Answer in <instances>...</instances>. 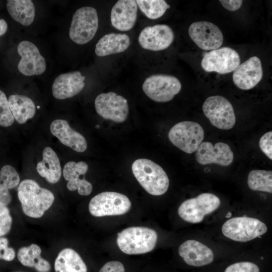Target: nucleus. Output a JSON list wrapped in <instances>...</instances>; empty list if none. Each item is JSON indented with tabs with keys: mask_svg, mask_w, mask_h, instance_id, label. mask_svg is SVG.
<instances>
[{
	"mask_svg": "<svg viewBox=\"0 0 272 272\" xmlns=\"http://www.w3.org/2000/svg\"><path fill=\"white\" fill-rule=\"evenodd\" d=\"M17 194L24 213L33 218L41 217L54 200L51 191L32 179H25L19 183Z\"/></svg>",
	"mask_w": 272,
	"mask_h": 272,
	"instance_id": "f257e3e1",
	"label": "nucleus"
},
{
	"mask_svg": "<svg viewBox=\"0 0 272 272\" xmlns=\"http://www.w3.org/2000/svg\"><path fill=\"white\" fill-rule=\"evenodd\" d=\"M132 173L140 185L153 195H161L167 191L168 177L158 164L147 159L135 160L131 166Z\"/></svg>",
	"mask_w": 272,
	"mask_h": 272,
	"instance_id": "f03ea898",
	"label": "nucleus"
},
{
	"mask_svg": "<svg viewBox=\"0 0 272 272\" xmlns=\"http://www.w3.org/2000/svg\"><path fill=\"white\" fill-rule=\"evenodd\" d=\"M158 239L157 232L145 227H130L118 233L116 242L120 250L127 254H140L151 251Z\"/></svg>",
	"mask_w": 272,
	"mask_h": 272,
	"instance_id": "7ed1b4c3",
	"label": "nucleus"
},
{
	"mask_svg": "<svg viewBox=\"0 0 272 272\" xmlns=\"http://www.w3.org/2000/svg\"><path fill=\"white\" fill-rule=\"evenodd\" d=\"M267 231L265 224L254 218L237 217L226 221L222 227V232L226 237L237 242L252 240Z\"/></svg>",
	"mask_w": 272,
	"mask_h": 272,
	"instance_id": "20e7f679",
	"label": "nucleus"
},
{
	"mask_svg": "<svg viewBox=\"0 0 272 272\" xmlns=\"http://www.w3.org/2000/svg\"><path fill=\"white\" fill-rule=\"evenodd\" d=\"M98 25L96 10L92 7H81L73 16L69 30L70 38L78 44H86L95 35Z\"/></svg>",
	"mask_w": 272,
	"mask_h": 272,
	"instance_id": "39448f33",
	"label": "nucleus"
},
{
	"mask_svg": "<svg viewBox=\"0 0 272 272\" xmlns=\"http://www.w3.org/2000/svg\"><path fill=\"white\" fill-rule=\"evenodd\" d=\"M221 200L211 193H202L195 197L184 200L178 209L179 217L184 221L196 224L202 222L205 216L216 211Z\"/></svg>",
	"mask_w": 272,
	"mask_h": 272,
	"instance_id": "423d86ee",
	"label": "nucleus"
},
{
	"mask_svg": "<svg viewBox=\"0 0 272 272\" xmlns=\"http://www.w3.org/2000/svg\"><path fill=\"white\" fill-rule=\"evenodd\" d=\"M131 206L126 195L116 192L105 191L94 196L89 204L90 214L95 217L123 215Z\"/></svg>",
	"mask_w": 272,
	"mask_h": 272,
	"instance_id": "0eeeda50",
	"label": "nucleus"
},
{
	"mask_svg": "<svg viewBox=\"0 0 272 272\" xmlns=\"http://www.w3.org/2000/svg\"><path fill=\"white\" fill-rule=\"evenodd\" d=\"M202 127L197 122L184 121L175 124L168 132V138L175 146L191 154L196 151L204 138Z\"/></svg>",
	"mask_w": 272,
	"mask_h": 272,
	"instance_id": "6e6552de",
	"label": "nucleus"
},
{
	"mask_svg": "<svg viewBox=\"0 0 272 272\" xmlns=\"http://www.w3.org/2000/svg\"><path fill=\"white\" fill-rule=\"evenodd\" d=\"M202 108L211 124L218 128L228 130L235 125L234 108L225 97L220 95L210 96L206 99Z\"/></svg>",
	"mask_w": 272,
	"mask_h": 272,
	"instance_id": "1a4fd4ad",
	"label": "nucleus"
},
{
	"mask_svg": "<svg viewBox=\"0 0 272 272\" xmlns=\"http://www.w3.org/2000/svg\"><path fill=\"white\" fill-rule=\"evenodd\" d=\"M143 90L153 101L167 102L172 100L181 89V84L176 77L168 75H153L144 81Z\"/></svg>",
	"mask_w": 272,
	"mask_h": 272,
	"instance_id": "9d476101",
	"label": "nucleus"
},
{
	"mask_svg": "<svg viewBox=\"0 0 272 272\" xmlns=\"http://www.w3.org/2000/svg\"><path fill=\"white\" fill-rule=\"evenodd\" d=\"M95 108L103 118L118 123L127 119L129 111L127 100L113 92L98 95L95 100Z\"/></svg>",
	"mask_w": 272,
	"mask_h": 272,
	"instance_id": "9b49d317",
	"label": "nucleus"
},
{
	"mask_svg": "<svg viewBox=\"0 0 272 272\" xmlns=\"http://www.w3.org/2000/svg\"><path fill=\"white\" fill-rule=\"evenodd\" d=\"M240 62V58L236 50L224 47L206 53L201 61V65L207 72L225 74L233 72Z\"/></svg>",
	"mask_w": 272,
	"mask_h": 272,
	"instance_id": "f8f14e48",
	"label": "nucleus"
},
{
	"mask_svg": "<svg viewBox=\"0 0 272 272\" xmlns=\"http://www.w3.org/2000/svg\"><path fill=\"white\" fill-rule=\"evenodd\" d=\"M188 34L195 44L205 50L218 49L224 40L220 28L214 23L208 21L192 23L188 28Z\"/></svg>",
	"mask_w": 272,
	"mask_h": 272,
	"instance_id": "ddd939ff",
	"label": "nucleus"
},
{
	"mask_svg": "<svg viewBox=\"0 0 272 272\" xmlns=\"http://www.w3.org/2000/svg\"><path fill=\"white\" fill-rule=\"evenodd\" d=\"M18 53L21 59L18 64V71L26 76L40 75L45 71V58L37 47L32 42L24 40L18 44Z\"/></svg>",
	"mask_w": 272,
	"mask_h": 272,
	"instance_id": "4468645a",
	"label": "nucleus"
},
{
	"mask_svg": "<svg viewBox=\"0 0 272 272\" xmlns=\"http://www.w3.org/2000/svg\"><path fill=\"white\" fill-rule=\"evenodd\" d=\"M174 38V32L169 26L157 24L143 29L140 33L138 40L143 48L157 51L169 47Z\"/></svg>",
	"mask_w": 272,
	"mask_h": 272,
	"instance_id": "2eb2a0df",
	"label": "nucleus"
},
{
	"mask_svg": "<svg viewBox=\"0 0 272 272\" xmlns=\"http://www.w3.org/2000/svg\"><path fill=\"white\" fill-rule=\"evenodd\" d=\"M195 158L201 165L214 163L227 166L233 162L234 154L230 146L226 143L219 142L214 146L209 142H204L195 151Z\"/></svg>",
	"mask_w": 272,
	"mask_h": 272,
	"instance_id": "dca6fc26",
	"label": "nucleus"
},
{
	"mask_svg": "<svg viewBox=\"0 0 272 272\" xmlns=\"http://www.w3.org/2000/svg\"><path fill=\"white\" fill-rule=\"evenodd\" d=\"M263 70L261 62L257 56H252L239 64L233 71L234 84L244 90L254 88L262 79Z\"/></svg>",
	"mask_w": 272,
	"mask_h": 272,
	"instance_id": "f3484780",
	"label": "nucleus"
},
{
	"mask_svg": "<svg viewBox=\"0 0 272 272\" xmlns=\"http://www.w3.org/2000/svg\"><path fill=\"white\" fill-rule=\"evenodd\" d=\"M178 254L188 265L202 266L212 263L214 254L211 248L195 240H187L178 248Z\"/></svg>",
	"mask_w": 272,
	"mask_h": 272,
	"instance_id": "a211bd4d",
	"label": "nucleus"
},
{
	"mask_svg": "<svg viewBox=\"0 0 272 272\" xmlns=\"http://www.w3.org/2000/svg\"><path fill=\"white\" fill-rule=\"evenodd\" d=\"M85 77L79 71L59 75L52 86L53 96L58 99H65L79 94L85 85Z\"/></svg>",
	"mask_w": 272,
	"mask_h": 272,
	"instance_id": "6ab92c4d",
	"label": "nucleus"
},
{
	"mask_svg": "<svg viewBox=\"0 0 272 272\" xmlns=\"http://www.w3.org/2000/svg\"><path fill=\"white\" fill-rule=\"evenodd\" d=\"M88 166L84 161L78 163L70 161L66 163L63 169L64 178L68 181L66 184L67 189L70 191L78 190L81 195L87 196L89 195L93 189L92 184L86 180L84 177L87 172Z\"/></svg>",
	"mask_w": 272,
	"mask_h": 272,
	"instance_id": "aec40b11",
	"label": "nucleus"
},
{
	"mask_svg": "<svg viewBox=\"0 0 272 272\" xmlns=\"http://www.w3.org/2000/svg\"><path fill=\"white\" fill-rule=\"evenodd\" d=\"M138 5L134 0H119L113 6L110 14L112 25L117 30L127 31L135 24Z\"/></svg>",
	"mask_w": 272,
	"mask_h": 272,
	"instance_id": "412c9836",
	"label": "nucleus"
},
{
	"mask_svg": "<svg viewBox=\"0 0 272 272\" xmlns=\"http://www.w3.org/2000/svg\"><path fill=\"white\" fill-rule=\"evenodd\" d=\"M51 133L61 144L77 152H83L87 148L85 138L80 133L73 130L64 119H55L50 125Z\"/></svg>",
	"mask_w": 272,
	"mask_h": 272,
	"instance_id": "4be33fe9",
	"label": "nucleus"
},
{
	"mask_svg": "<svg viewBox=\"0 0 272 272\" xmlns=\"http://www.w3.org/2000/svg\"><path fill=\"white\" fill-rule=\"evenodd\" d=\"M130 44L126 34L111 33L102 37L95 46V52L99 56H105L125 51Z\"/></svg>",
	"mask_w": 272,
	"mask_h": 272,
	"instance_id": "5701e85b",
	"label": "nucleus"
},
{
	"mask_svg": "<svg viewBox=\"0 0 272 272\" xmlns=\"http://www.w3.org/2000/svg\"><path fill=\"white\" fill-rule=\"evenodd\" d=\"M38 174L50 183L57 182L61 175V168L59 158L53 149L45 147L42 152V160L37 163Z\"/></svg>",
	"mask_w": 272,
	"mask_h": 272,
	"instance_id": "b1692460",
	"label": "nucleus"
},
{
	"mask_svg": "<svg viewBox=\"0 0 272 272\" xmlns=\"http://www.w3.org/2000/svg\"><path fill=\"white\" fill-rule=\"evenodd\" d=\"M55 272H87V266L74 250L66 248L58 254L54 262Z\"/></svg>",
	"mask_w": 272,
	"mask_h": 272,
	"instance_id": "393cba45",
	"label": "nucleus"
},
{
	"mask_svg": "<svg viewBox=\"0 0 272 272\" xmlns=\"http://www.w3.org/2000/svg\"><path fill=\"white\" fill-rule=\"evenodd\" d=\"M41 249L37 244L20 248L17 253L19 261L23 265L34 267L38 272H49L51 265L49 262L41 257Z\"/></svg>",
	"mask_w": 272,
	"mask_h": 272,
	"instance_id": "a878e982",
	"label": "nucleus"
},
{
	"mask_svg": "<svg viewBox=\"0 0 272 272\" xmlns=\"http://www.w3.org/2000/svg\"><path fill=\"white\" fill-rule=\"evenodd\" d=\"M8 102L14 119L20 124L24 123L35 114L34 103L25 95H12L9 97Z\"/></svg>",
	"mask_w": 272,
	"mask_h": 272,
	"instance_id": "bb28decb",
	"label": "nucleus"
},
{
	"mask_svg": "<svg viewBox=\"0 0 272 272\" xmlns=\"http://www.w3.org/2000/svg\"><path fill=\"white\" fill-rule=\"evenodd\" d=\"M7 8L12 18L23 26L30 25L34 20L35 8L31 0H8Z\"/></svg>",
	"mask_w": 272,
	"mask_h": 272,
	"instance_id": "cd10ccee",
	"label": "nucleus"
},
{
	"mask_svg": "<svg viewBox=\"0 0 272 272\" xmlns=\"http://www.w3.org/2000/svg\"><path fill=\"white\" fill-rule=\"evenodd\" d=\"M20 177L16 169L12 166L6 165L0 171V205L8 206L12 200L10 189L19 184Z\"/></svg>",
	"mask_w": 272,
	"mask_h": 272,
	"instance_id": "c85d7f7f",
	"label": "nucleus"
},
{
	"mask_svg": "<svg viewBox=\"0 0 272 272\" xmlns=\"http://www.w3.org/2000/svg\"><path fill=\"white\" fill-rule=\"evenodd\" d=\"M249 188L254 191L272 192V172L264 170L251 171L247 178Z\"/></svg>",
	"mask_w": 272,
	"mask_h": 272,
	"instance_id": "c756f323",
	"label": "nucleus"
},
{
	"mask_svg": "<svg viewBox=\"0 0 272 272\" xmlns=\"http://www.w3.org/2000/svg\"><path fill=\"white\" fill-rule=\"evenodd\" d=\"M138 7L150 19H157L161 17L168 9L170 8L164 0H137Z\"/></svg>",
	"mask_w": 272,
	"mask_h": 272,
	"instance_id": "7c9ffc66",
	"label": "nucleus"
},
{
	"mask_svg": "<svg viewBox=\"0 0 272 272\" xmlns=\"http://www.w3.org/2000/svg\"><path fill=\"white\" fill-rule=\"evenodd\" d=\"M14 118L5 94L0 90V126H10L13 124Z\"/></svg>",
	"mask_w": 272,
	"mask_h": 272,
	"instance_id": "2f4dec72",
	"label": "nucleus"
},
{
	"mask_svg": "<svg viewBox=\"0 0 272 272\" xmlns=\"http://www.w3.org/2000/svg\"><path fill=\"white\" fill-rule=\"evenodd\" d=\"M12 224V218L9 209L0 205V237L9 232Z\"/></svg>",
	"mask_w": 272,
	"mask_h": 272,
	"instance_id": "473e14b6",
	"label": "nucleus"
},
{
	"mask_svg": "<svg viewBox=\"0 0 272 272\" xmlns=\"http://www.w3.org/2000/svg\"><path fill=\"white\" fill-rule=\"evenodd\" d=\"M224 272H259L256 264L249 261L235 262L228 266Z\"/></svg>",
	"mask_w": 272,
	"mask_h": 272,
	"instance_id": "72a5a7b5",
	"label": "nucleus"
},
{
	"mask_svg": "<svg viewBox=\"0 0 272 272\" xmlns=\"http://www.w3.org/2000/svg\"><path fill=\"white\" fill-rule=\"evenodd\" d=\"M9 241L7 238L0 237V259L10 261L15 257V251L12 247L8 246Z\"/></svg>",
	"mask_w": 272,
	"mask_h": 272,
	"instance_id": "f704fd0d",
	"label": "nucleus"
},
{
	"mask_svg": "<svg viewBox=\"0 0 272 272\" xmlns=\"http://www.w3.org/2000/svg\"><path fill=\"white\" fill-rule=\"evenodd\" d=\"M259 146L261 150L270 160L272 159V131L264 134L260 139Z\"/></svg>",
	"mask_w": 272,
	"mask_h": 272,
	"instance_id": "c9c22d12",
	"label": "nucleus"
},
{
	"mask_svg": "<svg viewBox=\"0 0 272 272\" xmlns=\"http://www.w3.org/2000/svg\"><path fill=\"white\" fill-rule=\"evenodd\" d=\"M99 272H125V268L121 262L110 261L103 265Z\"/></svg>",
	"mask_w": 272,
	"mask_h": 272,
	"instance_id": "e433bc0d",
	"label": "nucleus"
},
{
	"mask_svg": "<svg viewBox=\"0 0 272 272\" xmlns=\"http://www.w3.org/2000/svg\"><path fill=\"white\" fill-rule=\"evenodd\" d=\"M219 2L223 7L230 11L238 10L243 3L241 0H220Z\"/></svg>",
	"mask_w": 272,
	"mask_h": 272,
	"instance_id": "4c0bfd02",
	"label": "nucleus"
},
{
	"mask_svg": "<svg viewBox=\"0 0 272 272\" xmlns=\"http://www.w3.org/2000/svg\"><path fill=\"white\" fill-rule=\"evenodd\" d=\"M7 23L4 19H0V36L3 35L7 31Z\"/></svg>",
	"mask_w": 272,
	"mask_h": 272,
	"instance_id": "58836bf2",
	"label": "nucleus"
},
{
	"mask_svg": "<svg viewBox=\"0 0 272 272\" xmlns=\"http://www.w3.org/2000/svg\"><path fill=\"white\" fill-rule=\"evenodd\" d=\"M99 126H99V125H97V126H96V127L97 128H98L99 127Z\"/></svg>",
	"mask_w": 272,
	"mask_h": 272,
	"instance_id": "ea45409f",
	"label": "nucleus"
}]
</instances>
